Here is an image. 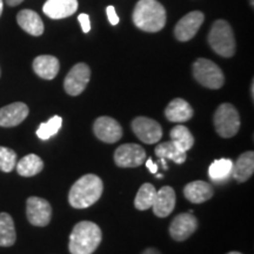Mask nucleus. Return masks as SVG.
<instances>
[{
	"label": "nucleus",
	"mask_w": 254,
	"mask_h": 254,
	"mask_svg": "<svg viewBox=\"0 0 254 254\" xmlns=\"http://www.w3.org/2000/svg\"><path fill=\"white\" fill-rule=\"evenodd\" d=\"M106 13H107V18H109V21L112 25H118L119 24V17L117 14L116 8L113 6H107L106 8Z\"/></svg>",
	"instance_id": "7c9ffc66"
},
{
	"label": "nucleus",
	"mask_w": 254,
	"mask_h": 254,
	"mask_svg": "<svg viewBox=\"0 0 254 254\" xmlns=\"http://www.w3.org/2000/svg\"><path fill=\"white\" fill-rule=\"evenodd\" d=\"M15 167H17V172L19 173V176L33 177L43 171L44 163L40 157L32 153L25 155L20 161H18Z\"/></svg>",
	"instance_id": "5701e85b"
},
{
	"label": "nucleus",
	"mask_w": 254,
	"mask_h": 254,
	"mask_svg": "<svg viewBox=\"0 0 254 254\" xmlns=\"http://www.w3.org/2000/svg\"><path fill=\"white\" fill-rule=\"evenodd\" d=\"M17 165V153L13 150L0 146V171L8 173Z\"/></svg>",
	"instance_id": "c85d7f7f"
},
{
	"label": "nucleus",
	"mask_w": 254,
	"mask_h": 254,
	"mask_svg": "<svg viewBox=\"0 0 254 254\" xmlns=\"http://www.w3.org/2000/svg\"><path fill=\"white\" fill-rule=\"evenodd\" d=\"M103 190V180L95 174H86L73 184L68 193V202L74 208H87L100 199Z\"/></svg>",
	"instance_id": "f257e3e1"
},
{
	"label": "nucleus",
	"mask_w": 254,
	"mask_h": 254,
	"mask_svg": "<svg viewBox=\"0 0 254 254\" xmlns=\"http://www.w3.org/2000/svg\"><path fill=\"white\" fill-rule=\"evenodd\" d=\"M232 168H233V161L231 159H218L208 168L209 179L217 184L227 182L232 176Z\"/></svg>",
	"instance_id": "4be33fe9"
},
{
	"label": "nucleus",
	"mask_w": 254,
	"mask_h": 254,
	"mask_svg": "<svg viewBox=\"0 0 254 254\" xmlns=\"http://www.w3.org/2000/svg\"><path fill=\"white\" fill-rule=\"evenodd\" d=\"M176 207V192L171 186H164L157 190L153 206V213L159 218H166Z\"/></svg>",
	"instance_id": "4468645a"
},
{
	"label": "nucleus",
	"mask_w": 254,
	"mask_h": 254,
	"mask_svg": "<svg viewBox=\"0 0 254 254\" xmlns=\"http://www.w3.org/2000/svg\"><path fill=\"white\" fill-rule=\"evenodd\" d=\"M63 125V118L59 116L52 117L49 122L40 124V126L37 129V135L38 138L41 140H49L50 138L55 136L57 133L59 132V129L62 128Z\"/></svg>",
	"instance_id": "cd10ccee"
},
{
	"label": "nucleus",
	"mask_w": 254,
	"mask_h": 254,
	"mask_svg": "<svg viewBox=\"0 0 254 254\" xmlns=\"http://www.w3.org/2000/svg\"><path fill=\"white\" fill-rule=\"evenodd\" d=\"M146 161V152L140 145L124 144L114 153V163L118 167L133 168L141 166Z\"/></svg>",
	"instance_id": "6e6552de"
},
{
	"label": "nucleus",
	"mask_w": 254,
	"mask_h": 254,
	"mask_svg": "<svg viewBox=\"0 0 254 254\" xmlns=\"http://www.w3.org/2000/svg\"><path fill=\"white\" fill-rule=\"evenodd\" d=\"M91 69L86 64L79 63L71 68L64 80V88L66 93L75 97L85 91L87 84L90 82Z\"/></svg>",
	"instance_id": "0eeeda50"
},
{
	"label": "nucleus",
	"mask_w": 254,
	"mask_h": 254,
	"mask_svg": "<svg viewBox=\"0 0 254 254\" xmlns=\"http://www.w3.org/2000/svg\"><path fill=\"white\" fill-rule=\"evenodd\" d=\"M213 187L211 184L202 182V180H195L187 184L184 189V195L189 201L193 204H202L213 196Z\"/></svg>",
	"instance_id": "f3484780"
},
{
	"label": "nucleus",
	"mask_w": 254,
	"mask_h": 254,
	"mask_svg": "<svg viewBox=\"0 0 254 254\" xmlns=\"http://www.w3.org/2000/svg\"><path fill=\"white\" fill-rule=\"evenodd\" d=\"M145 164H146V167H147L148 170H150L151 173L157 174V172H158V165L155 164V163H153V160H152L151 158H148L147 161H145Z\"/></svg>",
	"instance_id": "2f4dec72"
},
{
	"label": "nucleus",
	"mask_w": 254,
	"mask_h": 254,
	"mask_svg": "<svg viewBox=\"0 0 254 254\" xmlns=\"http://www.w3.org/2000/svg\"><path fill=\"white\" fill-rule=\"evenodd\" d=\"M17 233L13 219L8 213H0V246L9 247L14 245Z\"/></svg>",
	"instance_id": "b1692460"
},
{
	"label": "nucleus",
	"mask_w": 254,
	"mask_h": 254,
	"mask_svg": "<svg viewBox=\"0 0 254 254\" xmlns=\"http://www.w3.org/2000/svg\"><path fill=\"white\" fill-rule=\"evenodd\" d=\"M133 23L145 32L161 31L166 24V11L157 0H139L133 11Z\"/></svg>",
	"instance_id": "7ed1b4c3"
},
{
	"label": "nucleus",
	"mask_w": 254,
	"mask_h": 254,
	"mask_svg": "<svg viewBox=\"0 0 254 254\" xmlns=\"http://www.w3.org/2000/svg\"><path fill=\"white\" fill-rule=\"evenodd\" d=\"M159 159H160V163H161V165H163L164 170H168L167 163H166V159H164V158H159Z\"/></svg>",
	"instance_id": "f704fd0d"
},
{
	"label": "nucleus",
	"mask_w": 254,
	"mask_h": 254,
	"mask_svg": "<svg viewBox=\"0 0 254 254\" xmlns=\"http://www.w3.org/2000/svg\"><path fill=\"white\" fill-rule=\"evenodd\" d=\"M132 129L142 142L148 145L155 144L163 136V128L160 124L146 117H138L133 120Z\"/></svg>",
	"instance_id": "9d476101"
},
{
	"label": "nucleus",
	"mask_w": 254,
	"mask_h": 254,
	"mask_svg": "<svg viewBox=\"0 0 254 254\" xmlns=\"http://www.w3.org/2000/svg\"><path fill=\"white\" fill-rule=\"evenodd\" d=\"M26 215L28 221L33 226H47L52 218V207L47 200L38 196H31L26 202Z\"/></svg>",
	"instance_id": "1a4fd4ad"
},
{
	"label": "nucleus",
	"mask_w": 254,
	"mask_h": 254,
	"mask_svg": "<svg viewBox=\"0 0 254 254\" xmlns=\"http://www.w3.org/2000/svg\"><path fill=\"white\" fill-rule=\"evenodd\" d=\"M165 116L172 123H186L193 117V109L186 100L177 98L168 104L165 110Z\"/></svg>",
	"instance_id": "a211bd4d"
},
{
	"label": "nucleus",
	"mask_w": 254,
	"mask_h": 254,
	"mask_svg": "<svg viewBox=\"0 0 254 254\" xmlns=\"http://www.w3.org/2000/svg\"><path fill=\"white\" fill-rule=\"evenodd\" d=\"M157 178H159V179H161V178H163V174H157Z\"/></svg>",
	"instance_id": "4c0bfd02"
},
{
	"label": "nucleus",
	"mask_w": 254,
	"mask_h": 254,
	"mask_svg": "<svg viewBox=\"0 0 254 254\" xmlns=\"http://www.w3.org/2000/svg\"><path fill=\"white\" fill-rule=\"evenodd\" d=\"M171 141L183 152H187L194 145V138L186 126L177 125L171 129Z\"/></svg>",
	"instance_id": "393cba45"
},
{
	"label": "nucleus",
	"mask_w": 254,
	"mask_h": 254,
	"mask_svg": "<svg viewBox=\"0 0 254 254\" xmlns=\"http://www.w3.org/2000/svg\"><path fill=\"white\" fill-rule=\"evenodd\" d=\"M19 26L28 34L34 37H39L44 33V23L37 12L32 9H23L17 15Z\"/></svg>",
	"instance_id": "6ab92c4d"
},
{
	"label": "nucleus",
	"mask_w": 254,
	"mask_h": 254,
	"mask_svg": "<svg viewBox=\"0 0 254 254\" xmlns=\"http://www.w3.org/2000/svg\"><path fill=\"white\" fill-rule=\"evenodd\" d=\"M78 9L77 0H47L43 11L51 19H64L71 17Z\"/></svg>",
	"instance_id": "dca6fc26"
},
{
	"label": "nucleus",
	"mask_w": 254,
	"mask_h": 254,
	"mask_svg": "<svg viewBox=\"0 0 254 254\" xmlns=\"http://www.w3.org/2000/svg\"><path fill=\"white\" fill-rule=\"evenodd\" d=\"M251 5H252V6H253V0H251Z\"/></svg>",
	"instance_id": "58836bf2"
},
{
	"label": "nucleus",
	"mask_w": 254,
	"mask_h": 254,
	"mask_svg": "<svg viewBox=\"0 0 254 254\" xmlns=\"http://www.w3.org/2000/svg\"><path fill=\"white\" fill-rule=\"evenodd\" d=\"M204 13L200 11L190 12L178 21L174 28V34L179 41H189L198 33L200 26L204 23Z\"/></svg>",
	"instance_id": "f8f14e48"
},
{
	"label": "nucleus",
	"mask_w": 254,
	"mask_h": 254,
	"mask_svg": "<svg viewBox=\"0 0 254 254\" xmlns=\"http://www.w3.org/2000/svg\"><path fill=\"white\" fill-rule=\"evenodd\" d=\"M94 134L98 139L107 144H114L123 136V128L116 119L111 117H100L94 122Z\"/></svg>",
	"instance_id": "9b49d317"
},
{
	"label": "nucleus",
	"mask_w": 254,
	"mask_h": 254,
	"mask_svg": "<svg viewBox=\"0 0 254 254\" xmlns=\"http://www.w3.org/2000/svg\"><path fill=\"white\" fill-rule=\"evenodd\" d=\"M155 195H157V190L152 184L146 183L141 185L134 199L135 208L139 211H146V209L152 208Z\"/></svg>",
	"instance_id": "bb28decb"
},
{
	"label": "nucleus",
	"mask_w": 254,
	"mask_h": 254,
	"mask_svg": "<svg viewBox=\"0 0 254 254\" xmlns=\"http://www.w3.org/2000/svg\"><path fill=\"white\" fill-rule=\"evenodd\" d=\"M215 131L221 138H232L240 128V116L232 104H221L214 113Z\"/></svg>",
	"instance_id": "39448f33"
},
{
	"label": "nucleus",
	"mask_w": 254,
	"mask_h": 254,
	"mask_svg": "<svg viewBox=\"0 0 254 254\" xmlns=\"http://www.w3.org/2000/svg\"><path fill=\"white\" fill-rule=\"evenodd\" d=\"M227 254H243V253H240V252H230V253H227Z\"/></svg>",
	"instance_id": "e433bc0d"
},
{
	"label": "nucleus",
	"mask_w": 254,
	"mask_h": 254,
	"mask_svg": "<svg viewBox=\"0 0 254 254\" xmlns=\"http://www.w3.org/2000/svg\"><path fill=\"white\" fill-rule=\"evenodd\" d=\"M28 116V107L24 103H13L0 109V126L14 127L21 124Z\"/></svg>",
	"instance_id": "2eb2a0df"
},
{
	"label": "nucleus",
	"mask_w": 254,
	"mask_h": 254,
	"mask_svg": "<svg viewBox=\"0 0 254 254\" xmlns=\"http://www.w3.org/2000/svg\"><path fill=\"white\" fill-rule=\"evenodd\" d=\"M60 68L59 60L53 56H39L33 62V71L40 78L52 80L57 77Z\"/></svg>",
	"instance_id": "aec40b11"
},
{
	"label": "nucleus",
	"mask_w": 254,
	"mask_h": 254,
	"mask_svg": "<svg viewBox=\"0 0 254 254\" xmlns=\"http://www.w3.org/2000/svg\"><path fill=\"white\" fill-rule=\"evenodd\" d=\"M24 0H6V4L9 6H17L19 4H21Z\"/></svg>",
	"instance_id": "72a5a7b5"
},
{
	"label": "nucleus",
	"mask_w": 254,
	"mask_h": 254,
	"mask_svg": "<svg viewBox=\"0 0 254 254\" xmlns=\"http://www.w3.org/2000/svg\"><path fill=\"white\" fill-rule=\"evenodd\" d=\"M78 20L81 25V28L82 31H84V33H88L91 30V20H90V17H88V14L81 13L78 17Z\"/></svg>",
	"instance_id": "c756f323"
},
{
	"label": "nucleus",
	"mask_w": 254,
	"mask_h": 254,
	"mask_svg": "<svg viewBox=\"0 0 254 254\" xmlns=\"http://www.w3.org/2000/svg\"><path fill=\"white\" fill-rule=\"evenodd\" d=\"M254 172V153L252 151L245 152L233 163L232 177L239 183H245L253 176Z\"/></svg>",
	"instance_id": "412c9836"
},
{
	"label": "nucleus",
	"mask_w": 254,
	"mask_h": 254,
	"mask_svg": "<svg viewBox=\"0 0 254 254\" xmlns=\"http://www.w3.org/2000/svg\"><path fill=\"white\" fill-rule=\"evenodd\" d=\"M154 153L159 158L171 159L176 164H183L186 161V152L179 150L172 141H165L159 144L155 147Z\"/></svg>",
	"instance_id": "a878e982"
},
{
	"label": "nucleus",
	"mask_w": 254,
	"mask_h": 254,
	"mask_svg": "<svg viewBox=\"0 0 254 254\" xmlns=\"http://www.w3.org/2000/svg\"><path fill=\"white\" fill-rule=\"evenodd\" d=\"M208 44L215 53L231 58L236 53V39L233 30L225 20H217L208 33Z\"/></svg>",
	"instance_id": "20e7f679"
},
{
	"label": "nucleus",
	"mask_w": 254,
	"mask_h": 254,
	"mask_svg": "<svg viewBox=\"0 0 254 254\" xmlns=\"http://www.w3.org/2000/svg\"><path fill=\"white\" fill-rule=\"evenodd\" d=\"M193 75L199 84L211 90L220 88L225 81L221 68L215 63L205 58H199L193 64Z\"/></svg>",
	"instance_id": "423d86ee"
},
{
	"label": "nucleus",
	"mask_w": 254,
	"mask_h": 254,
	"mask_svg": "<svg viewBox=\"0 0 254 254\" xmlns=\"http://www.w3.org/2000/svg\"><path fill=\"white\" fill-rule=\"evenodd\" d=\"M103 239L100 227L92 221H80L69 234L68 251L71 254H92Z\"/></svg>",
	"instance_id": "f03ea898"
},
{
	"label": "nucleus",
	"mask_w": 254,
	"mask_h": 254,
	"mask_svg": "<svg viewBox=\"0 0 254 254\" xmlns=\"http://www.w3.org/2000/svg\"><path fill=\"white\" fill-rule=\"evenodd\" d=\"M142 254H161L160 252L157 249H152V247H150V249H146L144 252H142Z\"/></svg>",
	"instance_id": "473e14b6"
},
{
	"label": "nucleus",
	"mask_w": 254,
	"mask_h": 254,
	"mask_svg": "<svg viewBox=\"0 0 254 254\" xmlns=\"http://www.w3.org/2000/svg\"><path fill=\"white\" fill-rule=\"evenodd\" d=\"M198 228V220L190 213L177 215L171 222L170 234L176 241H185Z\"/></svg>",
	"instance_id": "ddd939ff"
},
{
	"label": "nucleus",
	"mask_w": 254,
	"mask_h": 254,
	"mask_svg": "<svg viewBox=\"0 0 254 254\" xmlns=\"http://www.w3.org/2000/svg\"><path fill=\"white\" fill-rule=\"evenodd\" d=\"M2 8H4V2H2V0H0V15L2 13Z\"/></svg>",
	"instance_id": "c9c22d12"
}]
</instances>
